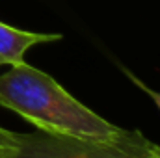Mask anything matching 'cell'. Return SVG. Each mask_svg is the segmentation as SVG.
<instances>
[{"mask_svg":"<svg viewBox=\"0 0 160 158\" xmlns=\"http://www.w3.org/2000/svg\"><path fill=\"white\" fill-rule=\"evenodd\" d=\"M130 77H132V75H130ZM132 80H134V82H136V84H138L140 87H143V89H145V91H147V93L151 95V99L155 101V104H157V106H158V108H160V93H157V91H153V89H149L147 86H143V84H142L140 80H136V78H134V77H132Z\"/></svg>","mask_w":160,"mask_h":158,"instance_id":"obj_5","label":"cell"},{"mask_svg":"<svg viewBox=\"0 0 160 158\" xmlns=\"http://www.w3.org/2000/svg\"><path fill=\"white\" fill-rule=\"evenodd\" d=\"M15 158H160V145L140 130H125L106 140H86L48 132L21 134Z\"/></svg>","mask_w":160,"mask_h":158,"instance_id":"obj_2","label":"cell"},{"mask_svg":"<svg viewBox=\"0 0 160 158\" xmlns=\"http://www.w3.org/2000/svg\"><path fill=\"white\" fill-rule=\"evenodd\" d=\"M60 39H62V34L28 32V30H19L6 22H0V65L22 63L24 54L30 47Z\"/></svg>","mask_w":160,"mask_h":158,"instance_id":"obj_3","label":"cell"},{"mask_svg":"<svg viewBox=\"0 0 160 158\" xmlns=\"http://www.w3.org/2000/svg\"><path fill=\"white\" fill-rule=\"evenodd\" d=\"M21 149V134L0 126V158H15Z\"/></svg>","mask_w":160,"mask_h":158,"instance_id":"obj_4","label":"cell"},{"mask_svg":"<svg viewBox=\"0 0 160 158\" xmlns=\"http://www.w3.org/2000/svg\"><path fill=\"white\" fill-rule=\"evenodd\" d=\"M0 106L15 112L38 130L86 140H106L121 126L77 101L50 75L28 65H11L0 75Z\"/></svg>","mask_w":160,"mask_h":158,"instance_id":"obj_1","label":"cell"}]
</instances>
